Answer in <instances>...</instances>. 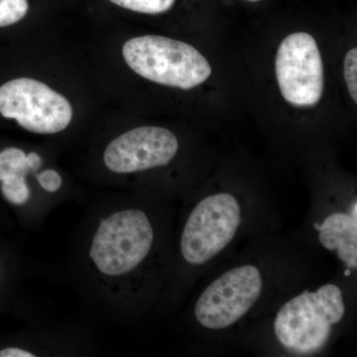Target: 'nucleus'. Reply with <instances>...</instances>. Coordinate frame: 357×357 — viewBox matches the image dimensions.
Masks as SVG:
<instances>
[{
    "instance_id": "f257e3e1",
    "label": "nucleus",
    "mask_w": 357,
    "mask_h": 357,
    "mask_svg": "<svg viewBox=\"0 0 357 357\" xmlns=\"http://www.w3.org/2000/svg\"><path fill=\"white\" fill-rule=\"evenodd\" d=\"M344 314L342 291L333 284H326L316 292L305 291L286 303L275 319V335L288 351L314 354L325 347L333 326Z\"/></svg>"
},
{
    "instance_id": "f03ea898",
    "label": "nucleus",
    "mask_w": 357,
    "mask_h": 357,
    "mask_svg": "<svg viewBox=\"0 0 357 357\" xmlns=\"http://www.w3.org/2000/svg\"><path fill=\"white\" fill-rule=\"evenodd\" d=\"M122 55L136 74L172 88H196L211 75L210 63L196 48L167 37L146 35L128 40Z\"/></svg>"
},
{
    "instance_id": "7ed1b4c3",
    "label": "nucleus",
    "mask_w": 357,
    "mask_h": 357,
    "mask_svg": "<svg viewBox=\"0 0 357 357\" xmlns=\"http://www.w3.org/2000/svg\"><path fill=\"white\" fill-rule=\"evenodd\" d=\"M153 243L154 230L146 213L135 208L119 211L100 220L89 256L100 274L117 278L139 267Z\"/></svg>"
},
{
    "instance_id": "20e7f679",
    "label": "nucleus",
    "mask_w": 357,
    "mask_h": 357,
    "mask_svg": "<svg viewBox=\"0 0 357 357\" xmlns=\"http://www.w3.org/2000/svg\"><path fill=\"white\" fill-rule=\"evenodd\" d=\"M241 223L236 197L220 192L206 197L192 211L181 238V252L188 263L204 264L227 248Z\"/></svg>"
},
{
    "instance_id": "39448f33",
    "label": "nucleus",
    "mask_w": 357,
    "mask_h": 357,
    "mask_svg": "<svg viewBox=\"0 0 357 357\" xmlns=\"http://www.w3.org/2000/svg\"><path fill=\"white\" fill-rule=\"evenodd\" d=\"M0 114L37 134L65 130L73 119L69 100L47 84L20 77L0 86Z\"/></svg>"
},
{
    "instance_id": "423d86ee",
    "label": "nucleus",
    "mask_w": 357,
    "mask_h": 357,
    "mask_svg": "<svg viewBox=\"0 0 357 357\" xmlns=\"http://www.w3.org/2000/svg\"><path fill=\"white\" fill-rule=\"evenodd\" d=\"M275 70L282 96L294 107H314L321 100L325 84L323 60L309 33H293L282 41Z\"/></svg>"
},
{
    "instance_id": "0eeeda50",
    "label": "nucleus",
    "mask_w": 357,
    "mask_h": 357,
    "mask_svg": "<svg viewBox=\"0 0 357 357\" xmlns=\"http://www.w3.org/2000/svg\"><path fill=\"white\" fill-rule=\"evenodd\" d=\"M261 291L262 277L257 267L234 268L204 291L195 307V316L204 328H229L250 311Z\"/></svg>"
},
{
    "instance_id": "6e6552de",
    "label": "nucleus",
    "mask_w": 357,
    "mask_h": 357,
    "mask_svg": "<svg viewBox=\"0 0 357 357\" xmlns=\"http://www.w3.org/2000/svg\"><path fill=\"white\" fill-rule=\"evenodd\" d=\"M178 149L177 137L168 129L142 126L112 140L103 160L112 172L135 173L168 165Z\"/></svg>"
},
{
    "instance_id": "1a4fd4ad",
    "label": "nucleus",
    "mask_w": 357,
    "mask_h": 357,
    "mask_svg": "<svg viewBox=\"0 0 357 357\" xmlns=\"http://www.w3.org/2000/svg\"><path fill=\"white\" fill-rule=\"evenodd\" d=\"M356 206L354 203L351 215L335 213L326 218L323 225H316L321 245L337 251L340 259L351 270L357 268Z\"/></svg>"
},
{
    "instance_id": "9d476101",
    "label": "nucleus",
    "mask_w": 357,
    "mask_h": 357,
    "mask_svg": "<svg viewBox=\"0 0 357 357\" xmlns=\"http://www.w3.org/2000/svg\"><path fill=\"white\" fill-rule=\"evenodd\" d=\"M30 171L27 155L18 148H7L0 152V182L9 178L25 177Z\"/></svg>"
},
{
    "instance_id": "9b49d317",
    "label": "nucleus",
    "mask_w": 357,
    "mask_h": 357,
    "mask_svg": "<svg viewBox=\"0 0 357 357\" xmlns=\"http://www.w3.org/2000/svg\"><path fill=\"white\" fill-rule=\"evenodd\" d=\"M29 0H0V27L16 24L29 13Z\"/></svg>"
},
{
    "instance_id": "f8f14e48",
    "label": "nucleus",
    "mask_w": 357,
    "mask_h": 357,
    "mask_svg": "<svg viewBox=\"0 0 357 357\" xmlns=\"http://www.w3.org/2000/svg\"><path fill=\"white\" fill-rule=\"evenodd\" d=\"M1 192L7 201L14 204H23L30 198V190L25 177L9 178L1 182Z\"/></svg>"
},
{
    "instance_id": "ddd939ff",
    "label": "nucleus",
    "mask_w": 357,
    "mask_h": 357,
    "mask_svg": "<svg viewBox=\"0 0 357 357\" xmlns=\"http://www.w3.org/2000/svg\"><path fill=\"white\" fill-rule=\"evenodd\" d=\"M344 79L354 102H357V49L349 50L344 58Z\"/></svg>"
},
{
    "instance_id": "4468645a",
    "label": "nucleus",
    "mask_w": 357,
    "mask_h": 357,
    "mask_svg": "<svg viewBox=\"0 0 357 357\" xmlns=\"http://www.w3.org/2000/svg\"><path fill=\"white\" fill-rule=\"evenodd\" d=\"M40 185L49 192H55L62 185V178L55 170H45L37 175Z\"/></svg>"
},
{
    "instance_id": "2eb2a0df",
    "label": "nucleus",
    "mask_w": 357,
    "mask_h": 357,
    "mask_svg": "<svg viewBox=\"0 0 357 357\" xmlns=\"http://www.w3.org/2000/svg\"><path fill=\"white\" fill-rule=\"evenodd\" d=\"M32 352L18 349V347H8L0 351V357H35Z\"/></svg>"
},
{
    "instance_id": "dca6fc26",
    "label": "nucleus",
    "mask_w": 357,
    "mask_h": 357,
    "mask_svg": "<svg viewBox=\"0 0 357 357\" xmlns=\"http://www.w3.org/2000/svg\"><path fill=\"white\" fill-rule=\"evenodd\" d=\"M27 163L30 170H38L42 165L41 157H40L38 154L32 152V153L27 155Z\"/></svg>"
},
{
    "instance_id": "f3484780",
    "label": "nucleus",
    "mask_w": 357,
    "mask_h": 357,
    "mask_svg": "<svg viewBox=\"0 0 357 357\" xmlns=\"http://www.w3.org/2000/svg\"><path fill=\"white\" fill-rule=\"evenodd\" d=\"M241 1L248 2V3L255 4L260 3V2L265 1V0H241Z\"/></svg>"
}]
</instances>
